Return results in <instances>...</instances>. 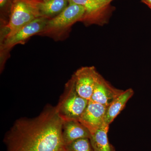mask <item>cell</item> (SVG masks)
<instances>
[{"label":"cell","instance_id":"obj_1","mask_svg":"<svg viewBox=\"0 0 151 151\" xmlns=\"http://www.w3.org/2000/svg\"><path fill=\"white\" fill-rule=\"evenodd\" d=\"M63 122L55 106L50 105L35 118L18 119L4 138L7 151H62Z\"/></svg>","mask_w":151,"mask_h":151},{"label":"cell","instance_id":"obj_15","mask_svg":"<svg viewBox=\"0 0 151 151\" xmlns=\"http://www.w3.org/2000/svg\"><path fill=\"white\" fill-rule=\"evenodd\" d=\"M12 0H0V8L1 10H4L9 3L12 4Z\"/></svg>","mask_w":151,"mask_h":151},{"label":"cell","instance_id":"obj_9","mask_svg":"<svg viewBox=\"0 0 151 151\" xmlns=\"http://www.w3.org/2000/svg\"><path fill=\"white\" fill-rule=\"evenodd\" d=\"M123 91L112 86L100 74L90 100L107 107Z\"/></svg>","mask_w":151,"mask_h":151},{"label":"cell","instance_id":"obj_19","mask_svg":"<svg viewBox=\"0 0 151 151\" xmlns=\"http://www.w3.org/2000/svg\"><path fill=\"white\" fill-rule=\"evenodd\" d=\"M61 151H65V150H64V149H63V150H62Z\"/></svg>","mask_w":151,"mask_h":151},{"label":"cell","instance_id":"obj_4","mask_svg":"<svg viewBox=\"0 0 151 151\" xmlns=\"http://www.w3.org/2000/svg\"><path fill=\"white\" fill-rule=\"evenodd\" d=\"M89 100L80 96L76 89L72 76L65 84L64 92L60 98L56 109L63 121L79 120L88 105Z\"/></svg>","mask_w":151,"mask_h":151},{"label":"cell","instance_id":"obj_3","mask_svg":"<svg viewBox=\"0 0 151 151\" xmlns=\"http://www.w3.org/2000/svg\"><path fill=\"white\" fill-rule=\"evenodd\" d=\"M39 17L34 3L27 0H12L8 22L1 28V41Z\"/></svg>","mask_w":151,"mask_h":151},{"label":"cell","instance_id":"obj_10","mask_svg":"<svg viewBox=\"0 0 151 151\" xmlns=\"http://www.w3.org/2000/svg\"><path fill=\"white\" fill-rule=\"evenodd\" d=\"M62 134L64 146L78 139H90L91 136L89 130L79 121L76 120L63 121Z\"/></svg>","mask_w":151,"mask_h":151},{"label":"cell","instance_id":"obj_13","mask_svg":"<svg viewBox=\"0 0 151 151\" xmlns=\"http://www.w3.org/2000/svg\"><path fill=\"white\" fill-rule=\"evenodd\" d=\"M109 126L104 123L102 127L91 134L90 140L94 151H115L114 147L108 141Z\"/></svg>","mask_w":151,"mask_h":151},{"label":"cell","instance_id":"obj_6","mask_svg":"<svg viewBox=\"0 0 151 151\" xmlns=\"http://www.w3.org/2000/svg\"><path fill=\"white\" fill-rule=\"evenodd\" d=\"M100 73L94 66H85L79 68L73 75L76 89L83 98L90 100Z\"/></svg>","mask_w":151,"mask_h":151},{"label":"cell","instance_id":"obj_17","mask_svg":"<svg viewBox=\"0 0 151 151\" xmlns=\"http://www.w3.org/2000/svg\"><path fill=\"white\" fill-rule=\"evenodd\" d=\"M103 3L107 5H109L110 3L113 0H101Z\"/></svg>","mask_w":151,"mask_h":151},{"label":"cell","instance_id":"obj_5","mask_svg":"<svg viewBox=\"0 0 151 151\" xmlns=\"http://www.w3.org/2000/svg\"><path fill=\"white\" fill-rule=\"evenodd\" d=\"M48 19L39 17L23 27L1 41V70H3L9 53L15 45L25 43L32 36L38 35L44 29Z\"/></svg>","mask_w":151,"mask_h":151},{"label":"cell","instance_id":"obj_12","mask_svg":"<svg viewBox=\"0 0 151 151\" xmlns=\"http://www.w3.org/2000/svg\"><path fill=\"white\" fill-rule=\"evenodd\" d=\"M134 94V91L129 88L123 91L106 108L105 123L110 125L115 118L124 109L128 100Z\"/></svg>","mask_w":151,"mask_h":151},{"label":"cell","instance_id":"obj_18","mask_svg":"<svg viewBox=\"0 0 151 151\" xmlns=\"http://www.w3.org/2000/svg\"><path fill=\"white\" fill-rule=\"evenodd\" d=\"M28 1L31 2L36 4V3L40 2L42 1L45 0H27Z\"/></svg>","mask_w":151,"mask_h":151},{"label":"cell","instance_id":"obj_20","mask_svg":"<svg viewBox=\"0 0 151 151\" xmlns=\"http://www.w3.org/2000/svg\"></svg>","mask_w":151,"mask_h":151},{"label":"cell","instance_id":"obj_2","mask_svg":"<svg viewBox=\"0 0 151 151\" xmlns=\"http://www.w3.org/2000/svg\"><path fill=\"white\" fill-rule=\"evenodd\" d=\"M85 15L84 7L76 4H69L58 15L48 19L44 29L38 35L48 37L55 40H62L65 38L74 23L83 22Z\"/></svg>","mask_w":151,"mask_h":151},{"label":"cell","instance_id":"obj_7","mask_svg":"<svg viewBox=\"0 0 151 151\" xmlns=\"http://www.w3.org/2000/svg\"><path fill=\"white\" fill-rule=\"evenodd\" d=\"M107 107L89 100L88 105L78 121L89 130L91 134L105 123Z\"/></svg>","mask_w":151,"mask_h":151},{"label":"cell","instance_id":"obj_8","mask_svg":"<svg viewBox=\"0 0 151 151\" xmlns=\"http://www.w3.org/2000/svg\"><path fill=\"white\" fill-rule=\"evenodd\" d=\"M69 4H76L84 7L85 15L83 22L86 24L103 23L109 5L101 0H69Z\"/></svg>","mask_w":151,"mask_h":151},{"label":"cell","instance_id":"obj_11","mask_svg":"<svg viewBox=\"0 0 151 151\" xmlns=\"http://www.w3.org/2000/svg\"><path fill=\"white\" fill-rule=\"evenodd\" d=\"M35 4L40 17L50 19L58 15L69 5V0H45Z\"/></svg>","mask_w":151,"mask_h":151},{"label":"cell","instance_id":"obj_14","mask_svg":"<svg viewBox=\"0 0 151 151\" xmlns=\"http://www.w3.org/2000/svg\"><path fill=\"white\" fill-rule=\"evenodd\" d=\"M65 151H94L89 138H82L64 146Z\"/></svg>","mask_w":151,"mask_h":151},{"label":"cell","instance_id":"obj_16","mask_svg":"<svg viewBox=\"0 0 151 151\" xmlns=\"http://www.w3.org/2000/svg\"><path fill=\"white\" fill-rule=\"evenodd\" d=\"M141 1L151 9V0H141Z\"/></svg>","mask_w":151,"mask_h":151}]
</instances>
